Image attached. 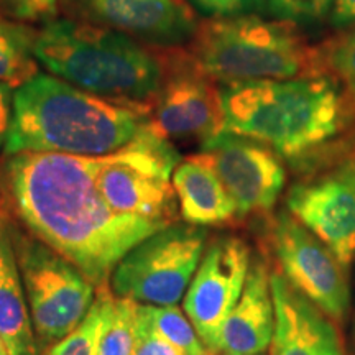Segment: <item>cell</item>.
Segmentation results:
<instances>
[{
    "label": "cell",
    "mask_w": 355,
    "mask_h": 355,
    "mask_svg": "<svg viewBox=\"0 0 355 355\" xmlns=\"http://www.w3.org/2000/svg\"><path fill=\"white\" fill-rule=\"evenodd\" d=\"M99 157L21 152L0 165L2 206L97 288L150 235L170 224L114 211L97 186Z\"/></svg>",
    "instance_id": "cell-1"
},
{
    "label": "cell",
    "mask_w": 355,
    "mask_h": 355,
    "mask_svg": "<svg viewBox=\"0 0 355 355\" xmlns=\"http://www.w3.org/2000/svg\"><path fill=\"white\" fill-rule=\"evenodd\" d=\"M224 132L259 140L295 165L326 158L355 123V101L329 74L219 86Z\"/></svg>",
    "instance_id": "cell-2"
},
{
    "label": "cell",
    "mask_w": 355,
    "mask_h": 355,
    "mask_svg": "<svg viewBox=\"0 0 355 355\" xmlns=\"http://www.w3.org/2000/svg\"><path fill=\"white\" fill-rule=\"evenodd\" d=\"M148 123V107L104 99L37 73L13 92L3 153L105 157L127 146Z\"/></svg>",
    "instance_id": "cell-3"
},
{
    "label": "cell",
    "mask_w": 355,
    "mask_h": 355,
    "mask_svg": "<svg viewBox=\"0 0 355 355\" xmlns=\"http://www.w3.org/2000/svg\"><path fill=\"white\" fill-rule=\"evenodd\" d=\"M33 53L50 73L83 91L148 107L166 63L144 43L89 21L61 19L35 32Z\"/></svg>",
    "instance_id": "cell-4"
},
{
    "label": "cell",
    "mask_w": 355,
    "mask_h": 355,
    "mask_svg": "<svg viewBox=\"0 0 355 355\" xmlns=\"http://www.w3.org/2000/svg\"><path fill=\"white\" fill-rule=\"evenodd\" d=\"M189 58L222 83L324 76L319 48L295 24L259 15L209 19L189 43Z\"/></svg>",
    "instance_id": "cell-5"
},
{
    "label": "cell",
    "mask_w": 355,
    "mask_h": 355,
    "mask_svg": "<svg viewBox=\"0 0 355 355\" xmlns=\"http://www.w3.org/2000/svg\"><path fill=\"white\" fill-rule=\"evenodd\" d=\"M35 334L55 344L79 326L94 304V283L32 234L8 224Z\"/></svg>",
    "instance_id": "cell-6"
},
{
    "label": "cell",
    "mask_w": 355,
    "mask_h": 355,
    "mask_svg": "<svg viewBox=\"0 0 355 355\" xmlns=\"http://www.w3.org/2000/svg\"><path fill=\"white\" fill-rule=\"evenodd\" d=\"M180 155L150 123L119 152L99 157L97 186L114 211L173 224L178 219L171 176Z\"/></svg>",
    "instance_id": "cell-7"
},
{
    "label": "cell",
    "mask_w": 355,
    "mask_h": 355,
    "mask_svg": "<svg viewBox=\"0 0 355 355\" xmlns=\"http://www.w3.org/2000/svg\"><path fill=\"white\" fill-rule=\"evenodd\" d=\"M204 243L206 230L198 225H168L119 261L110 290L140 304L175 306L201 263Z\"/></svg>",
    "instance_id": "cell-8"
},
{
    "label": "cell",
    "mask_w": 355,
    "mask_h": 355,
    "mask_svg": "<svg viewBox=\"0 0 355 355\" xmlns=\"http://www.w3.org/2000/svg\"><path fill=\"white\" fill-rule=\"evenodd\" d=\"M270 242L290 285L326 316L343 319L349 308V286L343 263L329 248L286 212L270 222Z\"/></svg>",
    "instance_id": "cell-9"
},
{
    "label": "cell",
    "mask_w": 355,
    "mask_h": 355,
    "mask_svg": "<svg viewBox=\"0 0 355 355\" xmlns=\"http://www.w3.org/2000/svg\"><path fill=\"white\" fill-rule=\"evenodd\" d=\"M216 173L239 216L270 211L285 188L282 157L268 145L237 133L220 132L194 155Z\"/></svg>",
    "instance_id": "cell-10"
},
{
    "label": "cell",
    "mask_w": 355,
    "mask_h": 355,
    "mask_svg": "<svg viewBox=\"0 0 355 355\" xmlns=\"http://www.w3.org/2000/svg\"><path fill=\"white\" fill-rule=\"evenodd\" d=\"M150 128L163 139H199L224 132L219 86L191 58L168 61L165 79L150 109Z\"/></svg>",
    "instance_id": "cell-11"
},
{
    "label": "cell",
    "mask_w": 355,
    "mask_h": 355,
    "mask_svg": "<svg viewBox=\"0 0 355 355\" xmlns=\"http://www.w3.org/2000/svg\"><path fill=\"white\" fill-rule=\"evenodd\" d=\"M250 270V250L239 237H219L207 247L184 295L183 309L207 349L217 347L225 319L241 300Z\"/></svg>",
    "instance_id": "cell-12"
},
{
    "label": "cell",
    "mask_w": 355,
    "mask_h": 355,
    "mask_svg": "<svg viewBox=\"0 0 355 355\" xmlns=\"http://www.w3.org/2000/svg\"><path fill=\"white\" fill-rule=\"evenodd\" d=\"M69 19L121 32L158 48L193 42L198 20L184 0H61Z\"/></svg>",
    "instance_id": "cell-13"
},
{
    "label": "cell",
    "mask_w": 355,
    "mask_h": 355,
    "mask_svg": "<svg viewBox=\"0 0 355 355\" xmlns=\"http://www.w3.org/2000/svg\"><path fill=\"white\" fill-rule=\"evenodd\" d=\"M290 214L314 234L343 265L355 257V184L339 171L303 181L286 198Z\"/></svg>",
    "instance_id": "cell-14"
},
{
    "label": "cell",
    "mask_w": 355,
    "mask_h": 355,
    "mask_svg": "<svg viewBox=\"0 0 355 355\" xmlns=\"http://www.w3.org/2000/svg\"><path fill=\"white\" fill-rule=\"evenodd\" d=\"M275 303L272 355H344L334 324L279 272L270 273Z\"/></svg>",
    "instance_id": "cell-15"
},
{
    "label": "cell",
    "mask_w": 355,
    "mask_h": 355,
    "mask_svg": "<svg viewBox=\"0 0 355 355\" xmlns=\"http://www.w3.org/2000/svg\"><path fill=\"white\" fill-rule=\"evenodd\" d=\"M275 332V303L270 272L255 260L248 270L242 296L222 324L216 352L224 355H260Z\"/></svg>",
    "instance_id": "cell-16"
},
{
    "label": "cell",
    "mask_w": 355,
    "mask_h": 355,
    "mask_svg": "<svg viewBox=\"0 0 355 355\" xmlns=\"http://www.w3.org/2000/svg\"><path fill=\"white\" fill-rule=\"evenodd\" d=\"M0 336L12 355H40L8 220L0 207Z\"/></svg>",
    "instance_id": "cell-17"
},
{
    "label": "cell",
    "mask_w": 355,
    "mask_h": 355,
    "mask_svg": "<svg viewBox=\"0 0 355 355\" xmlns=\"http://www.w3.org/2000/svg\"><path fill=\"white\" fill-rule=\"evenodd\" d=\"M180 214L191 225H216L237 214L224 184L206 163L191 157L175 168L171 176Z\"/></svg>",
    "instance_id": "cell-18"
},
{
    "label": "cell",
    "mask_w": 355,
    "mask_h": 355,
    "mask_svg": "<svg viewBox=\"0 0 355 355\" xmlns=\"http://www.w3.org/2000/svg\"><path fill=\"white\" fill-rule=\"evenodd\" d=\"M35 32L0 13V83L19 87L37 74Z\"/></svg>",
    "instance_id": "cell-19"
},
{
    "label": "cell",
    "mask_w": 355,
    "mask_h": 355,
    "mask_svg": "<svg viewBox=\"0 0 355 355\" xmlns=\"http://www.w3.org/2000/svg\"><path fill=\"white\" fill-rule=\"evenodd\" d=\"M140 340L139 303L110 295L97 355H137Z\"/></svg>",
    "instance_id": "cell-20"
},
{
    "label": "cell",
    "mask_w": 355,
    "mask_h": 355,
    "mask_svg": "<svg viewBox=\"0 0 355 355\" xmlns=\"http://www.w3.org/2000/svg\"><path fill=\"white\" fill-rule=\"evenodd\" d=\"M139 313L152 331L171 343L184 355H202L207 347L198 336L193 322L178 306L140 304Z\"/></svg>",
    "instance_id": "cell-21"
},
{
    "label": "cell",
    "mask_w": 355,
    "mask_h": 355,
    "mask_svg": "<svg viewBox=\"0 0 355 355\" xmlns=\"http://www.w3.org/2000/svg\"><path fill=\"white\" fill-rule=\"evenodd\" d=\"M110 295L112 293L109 291V285L101 286L97 290L94 304L76 329L51 344L42 355H97Z\"/></svg>",
    "instance_id": "cell-22"
},
{
    "label": "cell",
    "mask_w": 355,
    "mask_h": 355,
    "mask_svg": "<svg viewBox=\"0 0 355 355\" xmlns=\"http://www.w3.org/2000/svg\"><path fill=\"white\" fill-rule=\"evenodd\" d=\"M318 48L324 73L334 78L355 101V26L337 33Z\"/></svg>",
    "instance_id": "cell-23"
},
{
    "label": "cell",
    "mask_w": 355,
    "mask_h": 355,
    "mask_svg": "<svg viewBox=\"0 0 355 355\" xmlns=\"http://www.w3.org/2000/svg\"><path fill=\"white\" fill-rule=\"evenodd\" d=\"M336 0H265V6L278 20L290 24H316L331 10Z\"/></svg>",
    "instance_id": "cell-24"
},
{
    "label": "cell",
    "mask_w": 355,
    "mask_h": 355,
    "mask_svg": "<svg viewBox=\"0 0 355 355\" xmlns=\"http://www.w3.org/2000/svg\"><path fill=\"white\" fill-rule=\"evenodd\" d=\"M61 0H0L6 17L17 21H51L55 20Z\"/></svg>",
    "instance_id": "cell-25"
},
{
    "label": "cell",
    "mask_w": 355,
    "mask_h": 355,
    "mask_svg": "<svg viewBox=\"0 0 355 355\" xmlns=\"http://www.w3.org/2000/svg\"><path fill=\"white\" fill-rule=\"evenodd\" d=\"M207 19H230V17L254 15L266 8L265 0H186Z\"/></svg>",
    "instance_id": "cell-26"
},
{
    "label": "cell",
    "mask_w": 355,
    "mask_h": 355,
    "mask_svg": "<svg viewBox=\"0 0 355 355\" xmlns=\"http://www.w3.org/2000/svg\"><path fill=\"white\" fill-rule=\"evenodd\" d=\"M139 331H140V340L139 349H137V355H184L180 349L175 347L162 336L152 331L144 319H141L139 313Z\"/></svg>",
    "instance_id": "cell-27"
},
{
    "label": "cell",
    "mask_w": 355,
    "mask_h": 355,
    "mask_svg": "<svg viewBox=\"0 0 355 355\" xmlns=\"http://www.w3.org/2000/svg\"><path fill=\"white\" fill-rule=\"evenodd\" d=\"M12 87L8 84L0 83V146L6 145L8 128L12 122Z\"/></svg>",
    "instance_id": "cell-28"
},
{
    "label": "cell",
    "mask_w": 355,
    "mask_h": 355,
    "mask_svg": "<svg viewBox=\"0 0 355 355\" xmlns=\"http://www.w3.org/2000/svg\"><path fill=\"white\" fill-rule=\"evenodd\" d=\"M331 24L337 28L355 25V0H336L331 12Z\"/></svg>",
    "instance_id": "cell-29"
},
{
    "label": "cell",
    "mask_w": 355,
    "mask_h": 355,
    "mask_svg": "<svg viewBox=\"0 0 355 355\" xmlns=\"http://www.w3.org/2000/svg\"><path fill=\"white\" fill-rule=\"evenodd\" d=\"M339 173L343 176L347 178L350 183L355 184V152L350 155L347 159H345L343 165H340Z\"/></svg>",
    "instance_id": "cell-30"
},
{
    "label": "cell",
    "mask_w": 355,
    "mask_h": 355,
    "mask_svg": "<svg viewBox=\"0 0 355 355\" xmlns=\"http://www.w3.org/2000/svg\"><path fill=\"white\" fill-rule=\"evenodd\" d=\"M0 355H12L10 350H8V347L6 345V343H3L2 336H0Z\"/></svg>",
    "instance_id": "cell-31"
},
{
    "label": "cell",
    "mask_w": 355,
    "mask_h": 355,
    "mask_svg": "<svg viewBox=\"0 0 355 355\" xmlns=\"http://www.w3.org/2000/svg\"><path fill=\"white\" fill-rule=\"evenodd\" d=\"M202 355H217V352H214V350H211V349H206Z\"/></svg>",
    "instance_id": "cell-32"
}]
</instances>
